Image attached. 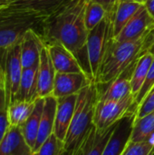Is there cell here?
Returning <instances> with one entry per match:
<instances>
[{"label": "cell", "mask_w": 154, "mask_h": 155, "mask_svg": "<svg viewBox=\"0 0 154 155\" xmlns=\"http://www.w3.org/2000/svg\"><path fill=\"white\" fill-rule=\"evenodd\" d=\"M87 2L88 0H68L44 20L40 35L45 45L60 43L71 51L91 79L86 54L89 31L84 23Z\"/></svg>", "instance_id": "obj_1"}, {"label": "cell", "mask_w": 154, "mask_h": 155, "mask_svg": "<svg viewBox=\"0 0 154 155\" xmlns=\"http://www.w3.org/2000/svg\"><path fill=\"white\" fill-rule=\"evenodd\" d=\"M151 44V32L136 41L117 42L113 37L103 58L95 84H105L115 79L136 59L148 52Z\"/></svg>", "instance_id": "obj_2"}, {"label": "cell", "mask_w": 154, "mask_h": 155, "mask_svg": "<svg viewBox=\"0 0 154 155\" xmlns=\"http://www.w3.org/2000/svg\"><path fill=\"white\" fill-rule=\"evenodd\" d=\"M98 101V87L93 82L77 94L74 114L64 142V149L77 152L93 128L95 105Z\"/></svg>", "instance_id": "obj_3"}, {"label": "cell", "mask_w": 154, "mask_h": 155, "mask_svg": "<svg viewBox=\"0 0 154 155\" xmlns=\"http://www.w3.org/2000/svg\"><path fill=\"white\" fill-rule=\"evenodd\" d=\"M44 19L34 12L10 5L0 8V51L20 43L27 30H41Z\"/></svg>", "instance_id": "obj_4"}, {"label": "cell", "mask_w": 154, "mask_h": 155, "mask_svg": "<svg viewBox=\"0 0 154 155\" xmlns=\"http://www.w3.org/2000/svg\"><path fill=\"white\" fill-rule=\"evenodd\" d=\"M113 37V21L109 16H106L88 33L86 41L87 64L90 77L94 83Z\"/></svg>", "instance_id": "obj_5"}, {"label": "cell", "mask_w": 154, "mask_h": 155, "mask_svg": "<svg viewBox=\"0 0 154 155\" xmlns=\"http://www.w3.org/2000/svg\"><path fill=\"white\" fill-rule=\"evenodd\" d=\"M135 104V97L132 94L120 101L98 100L95 105L93 124L99 131H103L122 119Z\"/></svg>", "instance_id": "obj_6"}, {"label": "cell", "mask_w": 154, "mask_h": 155, "mask_svg": "<svg viewBox=\"0 0 154 155\" xmlns=\"http://www.w3.org/2000/svg\"><path fill=\"white\" fill-rule=\"evenodd\" d=\"M3 64L6 105L8 106L15 101L23 74L20 43L15 44L5 51Z\"/></svg>", "instance_id": "obj_7"}, {"label": "cell", "mask_w": 154, "mask_h": 155, "mask_svg": "<svg viewBox=\"0 0 154 155\" xmlns=\"http://www.w3.org/2000/svg\"><path fill=\"white\" fill-rule=\"evenodd\" d=\"M137 110L138 105L135 104L127 114L117 122L102 155H122L130 141L133 123L137 116Z\"/></svg>", "instance_id": "obj_8"}, {"label": "cell", "mask_w": 154, "mask_h": 155, "mask_svg": "<svg viewBox=\"0 0 154 155\" xmlns=\"http://www.w3.org/2000/svg\"><path fill=\"white\" fill-rule=\"evenodd\" d=\"M139 58L136 59L119 76H117L110 83L105 84H96L98 87V100L120 101L133 94L131 79Z\"/></svg>", "instance_id": "obj_9"}, {"label": "cell", "mask_w": 154, "mask_h": 155, "mask_svg": "<svg viewBox=\"0 0 154 155\" xmlns=\"http://www.w3.org/2000/svg\"><path fill=\"white\" fill-rule=\"evenodd\" d=\"M154 27V18L143 5L136 14L114 37L117 42L136 41L148 35Z\"/></svg>", "instance_id": "obj_10"}, {"label": "cell", "mask_w": 154, "mask_h": 155, "mask_svg": "<svg viewBox=\"0 0 154 155\" xmlns=\"http://www.w3.org/2000/svg\"><path fill=\"white\" fill-rule=\"evenodd\" d=\"M93 81L88 75L82 73H56L52 95L62 98L77 94L82 89L88 86Z\"/></svg>", "instance_id": "obj_11"}, {"label": "cell", "mask_w": 154, "mask_h": 155, "mask_svg": "<svg viewBox=\"0 0 154 155\" xmlns=\"http://www.w3.org/2000/svg\"><path fill=\"white\" fill-rule=\"evenodd\" d=\"M21 62L23 69L37 66L40 61V54L44 40L37 29L31 28L25 32L21 42Z\"/></svg>", "instance_id": "obj_12"}, {"label": "cell", "mask_w": 154, "mask_h": 155, "mask_svg": "<svg viewBox=\"0 0 154 155\" xmlns=\"http://www.w3.org/2000/svg\"><path fill=\"white\" fill-rule=\"evenodd\" d=\"M45 45L56 73H85L75 55L62 44L51 43Z\"/></svg>", "instance_id": "obj_13"}, {"label": "cell", "mask_w": 154, "mask_h": 155, "mask_svg": "<svg viewBox=\"0 0 154 155\" xmlns=\"http://www.w3.org/2000/svg\"><path fill=\"white\" fill-rule=\"evenodd\" d=\"M76 100L77 94H73L57 99L54 134L63 143L64 142L74 114Z\"/></svg>", "instance_id": "obj_14"}, {"label": "cell", "mask_w": 154, "mask_h": 155, "mask_svg": "<svg viewBox=\"0 0 154 155\" xmlns=\"http://www.w3.org/2000/svg\"><path fill=\"white\" fill-rule=\"evenodd\" d=\"M55 69L51 60L48 49L44 45L40 54V61L38 66V82H37V94L38 98H44L52 95L54 90V84L55 78Z\"/></svg>", "instance_id": "obj_15"}, {"label": "cell", "mask_w": 154, "mask_h": 155, "mask_svg": "<svg viewBox=\"0 0 154 155\" xmlns=\"http://www.w3.org/2000/svg\"><path fill=\"white\" fill-rule=\"evenodd\" d=\"M56 107H57V98H55L54 95H49L44 97V103L39 131H38L37 139L33 153L35 152L49 138V136L54 134Z\"/></svg>", "instance_id": "obj_16"}, {"label": "cell", "mask_w": 154, "mask_h": 155, "mask_svg": "<svg viewBox=\"0 0 154 155\" xmlns=\"http://www.w3.org/2000/svg\"><path fill=\"white\" fill-rule=\"evenodd\" d=\"M33 151L27 144L20 126H9L0 143V155H32Z\"/></svg>", "instance_id": "obj_17"}, {"label": "cell", "mask_w": 154, "mask_h": 155, "mask_svg": "<svg viewBox=\"0 0 154 155\" xmlns=\"http://www.w3.org/2000/svg\"><path fill=\"white\" fill-rule=\"evenodd\" d=\"M38 66L23 69L19 90L15 101L34 102L38 98L37 82H38Z\"/></svg>", "instance_id": "obj_18"}, {"label": "cell", "mask_w": 154, "mask_h": 155, "mask_svg": "<svg viewBox=\"0 0 154 155\" xmlns=\"http://www.w3.org/2000/svg\"><path fill=\"white\" fill-rule=\"evenodd\" d=\"M67 1L68 0H12L8 5L34 12L46 18Z\"/></svg>", "instance_id": "obj_19"}, {"label": "cell", "mask_w": 154, "mask_h": 155, "mask_svg": "<svg viewBox=\"0 0 154 155\" xmlns=\"http://www.w3.org/2000/svg\"><path fill=\"white\" fill-rule=\"evenodd\" d=\"M44 98H37L35 100L33 113L31 114L29 118L25 121V123L22 126H20L22 129L23 135L27 144L32 149V151H34L37 139V134L39 131V126H40V122H41V117L44 108Z\"/></svg>", "instance_id": "obj_20"}, {"label": "cell", "mask_w": 154, "mask_h": 155, "mask_svg": "<svg viewBox=\"0 0 154 155\" xmlns=\"http://www.w3.org/2000/svg\"><path fill=\"white\" fill-rule=\"evenodd\" d=\"M117 124V123H116ZM116 124L111 126L110 128L99 131L93 126L90 134L84 142V155H102L104 150V147L109 141Z\"/></svg>", "instance_id": "obj_21"}, {"label": "cell", "mask_w": 154, "mask_h": 155, "mask_svg": "<svg viewBox=\"0 0 154 155\" xmlns=\"http://www.w3.org/2000/svg\"><path fill=\"white\" fill-rule=\"evenodd\" d=\"M154 55L149 52L144 53L138 60L135 68L133 70L132 79H131V86H132V93L136 97L138 93L140 92L147 74L150 70V67L152 64Z\"/></svg>", "instance_id": "obj_22"}, {"label": "cell", "mask_w": 154, "mask_h": 155, "mask_svg": "<svg viewBox=\"0 0 154 155\" xmlns=\"http://www.w3.org/2000/svg\"><path fill=\"white\" fill-rule=\"evenodd\" d=\"M143 4L136 1L120 2L113 16V35L114 37L122 31L124 25L136 14Z\"/></svg>", "instance_id": "obj_23"}, {"label": "cell", "mask_w": 154, "mask_h": 155, "mask_svg": "<svg viewBox=\"0 0 154 155\" xmlns=\"http://www.w3.org/2000/svg\"><path fill=\"white\" fill-rule=\"evenodd\" d=\"M34 102L15 101L7 106V117L10 126H22L34 108Z\"/></svg>", "instance_id": "obj_24"}, {"label": "cell", "mask_w": 154, "mask_h": 155, "mask_svg": "<svg viewBox=\"0 0 154 155\" xmlns=\"http://www.w3.org/2000/svg\"><path fill=\"white\" fill-rule=\"evenodd\" d=\"M154 134V112L142 118H135L130 141L134 143L149 141Z\"/></svg>", "instance_id": "obj_25"}, {"label": "cell", "mask_w": 154, "mask_h": 155, "mask_svg": "<svg viewBox=\"0 0 154 155\" xmlns=\"http://www.w3.org/2000/svg\"><path fill=\"white\" fill-rule=\"evenodd\" d=\"M106 16L107 13L102 5L88 0L84 13V23L88 31L93 29Z\"/></svg>", "instance_id": "obj_26"}, {"label": "cell", "mask_w": 154, "mask_h": 155, "mask_svg": "<svg viewBox=\"0 0 154 155\" xmlns=\"http://www.w3.org/2000/svg\"><path fill=\"white\" fill-rule=\"evenodd\" d=\"M63 150L64 143L53 134L32 155H59Z\"/></svg>", "instance_id": "obj_27"}, {"label": "cell", "mask_w": 154, "mask_h": 155, "mask_svg": "<svg viewBox=\"0 0 154 155\" xmlns=\"http://www.w3.org/2000/svg\"><path fill=\"white\" fill-rule=\"evenodd\" d=\"M154 144L150 141L134 143L129 141L122 155H151Z\"/></svg>", "instance_id": "obj_28"}, {"label": "cell", "mask_w": 154, "mask_h": 155, "mask_svg": "<svg viewBox=\"0 0 154 155\" xmlns=\"http://www.w3.org/2000/svg\"><path fill=\"white\" fill-rule=\"evenodd\" d=\"M154 87V59L150 70L147 74V76L145 78V81L140 90V92L138 93V94L135 97V104L139 105L142 104V102L144 100V98L150 94V92L152 90V88Z\"/></svg>", "instance_id": "obj_29"}, {"label": "cell", "mask_w": 154, "mask_h": 155, "mask_svg": "<svg viewBox=\"0 0 154 155\" xmlns=\"http://www.w3.org/2000/svg\"><path fill=\"white\" fill-rule=\"evenodd\" d=\"M154 112V89L144 98L137 110V118H142Z\"/></svg>", "instance_id": "obj_30"}, {"label": "cell", "mask_w": 154, "mask_h": 155, "mask_svg": "<svg viewBox=\"0 0 154 155\" xmlns=\"http://www.w3.org/2000/svg\"><path fill=\"white\" fill-rule=\"evenodd\" d=\"M102 5L107 13V16L113 20V16L119 5V0H90Z\"/></svg>", "instance_id": "obj_31"}, {"label": "cell", "mask_w": 154, "mask_h": 155, "mask_svg": "<svg viewBox=\"0 0 154 155\" xmlns=\"http://www.w3.org/2000/svg\"><path fill=\"white\" fill-rule=\"evenodd\" d=\"M9 122L7 117V108L0 112V143L5 138L8 129H9Z\"/></svg>", "instance_id": "obj_32"}, {"label": "cell", "mask_w": 154, "mask_h": 155, "mask_svg": "<svg viewBox=\"0 0 154 155\" xmlns=\"http://www.w3.org/2000/svg\"><path fill=\"white\" fill-rule=\"evenodd\" d=\"M6 97H5V83L0 81V112L6 109Z\"/></svg>", "instance_id": "obj_33"}, {"label": "cell", "mask_w": 154, "mask_h": 155, "mask_svg": "<svg viewBox=\"0 0 154 155\" xmlns=\"http://www.w3.org/2000/svg\"><path fill=\"white\" fill-rule=\"evenodd\" d=\"M143 5L148 10L149 14L154 18V0H147Z\"/></svg>", "instance_id": "obj_34"}, {"label": "cell", "mask_w": 154, "mask_h": 155, "mask_svg": "<svg viewBox=\"0 0 154 155\" xmlns=\"http://www.w3.org/2000/svg\"><path fill=\"white\" fill-rule=\"evenodd\" d=\"M84 143H83L82 147L75 153H69L67 151H65L64 149L62 151V153L59 155H84Z\"/></svg>", "instance_id": "obj_35"}, {"label": "cell", "mask_w": 154, "mask_h": 155, "mask_svg": "<svg viewBox=\"0 0 154 155\" xmlns=\"http://www.w3.org/2000/svg\"><path fill=\"white\" fill-rule=\"evenodd\" d=\"M151 36H152V44L150 45V48H149L148 52L154 55V27L152 28V30L151 31Z\"/></svg>", "instance_id": "obj_36"}, {"label": "cell", "mask_w": 154, "mask_h": 155, "mask_svg": "<svg viewBox=\"0 0 154 155\" xmlns=\"http://www.w3.org/2000/svg\"><path fill=\"white\" fill-rule=\"evenodd\" d=\"M134 1H136L138 3H141V4H144L147 0H134Z\"/></svg>", "instance_id": "obj_37"}, {"label": "cell", "mask_w": 154, "mask_h": 155, "mask_svg": "<svg viewBox=\"0 0 154 155\" xmlns=\"http://www.w3.org/2000/svg\"><path fill=\"white\" fill-rule=\"evenodd\" d=\"M149 141H150V142H152V143H153V144H154V134H152V136L151 137V139H150Z\"/></svg>", "instance_id": "obj_38"}, {"label": "cell", "mask_w": 154, "mask_h": 155, "mask_svg": "<svg viewBox=\"0 0 154 155\" xmlns=\"http://www.w3.org/2000/svg\"><path fill=\"white\" fill-rule=\"evenodd\" d=\"M127 1H134V0H119V2H127Z\"/></svg>", "instance_id": "obj_39"}, {"label": "cell", "mask_w": 154, "mask_h": 155, "mask_svg": "<svg viewBox=\"0 0 154 155\" xmlns=\"http://www.w3.org/2000/svg\"><path fill=\"white\" fill-rule=\"evenodd\" d=\"M151 155H154V146H153V150H152V154Z\"/></svg>", "instance_id": "obj_40"}, {"label": "cell", "mask_w": 154, "mask_h": 155, "mask_svg": "<svg viewBox=\"0 0 154 155\" xmlns=\"http://www.w3.org/2000/svg\"><path fill=\"white\" fill-rule=\"evenodd\" d=\"M152 89H154V87H153V88H152Z\"/></svg>", "instance_id": "obj_41"}]
</instances>
